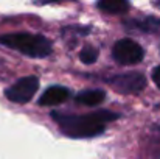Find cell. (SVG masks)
<instances>
[{"label":"cell","instance_id":"52a82bcc","mask_svg":"<svg viewBox=\"0 0 160 159\" xmlns=\"http://www.w3.org/2000/svg\"><path fill=\"white\" fill-rule=\"evenodd\" d=\"M98 8L109 14H121L129 9L128 0H98Z\"/></svg>","mask_w":160,"mask_h":159},{"label":"cell","instance_id":"7a4b0ae2","mask_svg":"<svg viewBox=\"0 0 160 159\" xmlns=\"http://www.w3.org/2000/svg\"><path fill=\"white\" fill-rule=\"evenodd\" d=\"M0 44L31 58H45L52 53V42L41 34L11 33L0 36Z\"/></svg>","mask_w":160,"mask_h":159},{"label":"cell","instance_id":"3957f363","mask_svg":"<svg viewBox=\"0 0 160 159\" xmlns=\"http://www.w3.org/2000/svg\"><path fill=\"white\" fill-rule=\"evenodd\" d=\"M39 87V80L34 75L20 78L19 81H16L11 87H8V91L5 92L6 98L12 103H27L33 98V95L38 92Z\"/></svg>","mask_w":160,"mask_h":159},{"label":"cell","instance_id":"ba28073f","mask_svg":"<svg viewBox=\"0 0 160 159\" xmlns=\"http://www.w3.org/2000/svg\"><path fill=\"white\" fill-rule=\"evenodd\" d=\"M104 98H106L104 91L93 89V91H86V92L78 94L76 102L78 103H82V105H86V106H95V105H100Z\"/></svg>","mask_w":160,"mask_h":159},{"label":"cell","instance_id":"6da1fadb","mask_svg":"<svg viewBox=\"0 0 160 159\" xmlns=\"http://www.w3.org/2000/svg\"><path fill=\"white\" fill-rule=\"evenodd\" d=\"M61 131L70 137H93L104 131L106 123L118 119V114L110 111H98L89 115H68L62 112L52 114Z\"/></svg>","mask_w":160,"mask_h":159},{"label":"cell","instance_id":"30bf717a","mask_svg":"<svg viewBox=\"0 0 160 159\" xmlns=\"http://www.w3.org/2000/svg\"><path fill=\"white\" fill-rule=\"evenodd\" d=\"M152 81L157 84V87H160V66L152 70Z\"/></svg>","mask_w":160,"mask_h":159},{"label":"cell","instance_id":"5b68a950","mask_svg":"<svg viewBox=\"0 0 160 159\" xmlns=\"http://www.w3.org/2000/svg\"><path fill=\"white\" fill-rule=\"evenodd\" d=\"M113 59L123 66H129V64H137L143 59V49L142 45H138L137 42H134L132 39H121L113 45Z\"/></svg>","mask_w":160,"mask_h":159},{"label":"cell","instance_id":"9c48e42d","mask_svg":"<svg viewBox=\"0 0 160 159\" xmlns=\"http://www.w3.org/2000/svg\"><path fill=\"white\" fill-rule=\"evenodd\" d=\"M98 58V50L93 49V47H86L82 52L79 53V59L84 62V64H92L95 62Z\"/></svg>","mask_w":160,"mask_h":159},{"label":"cell","instance_id":"277c9868","mask_svg":"<svg viewBox=\"0 0 160 159\" xmlns=\"http://www.w3.org/2000/svg\"><path fill=\"white\" fill-rule=\"evenodd\" d=\"M109 84L121 94H138L146 87V78L140 72H129L109 78Z\"/></svg>","mask_w":160,"mask_h":159},{"label":"cell","instance_id":"8992f818","mask_svg":"<svg viewBox=\"0 0 160 159\" xmlns=\"http://www.w3.org/2000/svg\"><path fill=\"white\" fill-rule=\"evenodd\" d=\"M68 95H70L68 89H65L62 86H52L42 94V97L39 98V105L42 106L61 105V103H64L68 98Z\"/></svg>","mask_w":160,"mask_h":159},{"label":"cell","instance_id":"7c38bea8","mask_svg":"<svg viewBox=\"0 0 160 159\" xmlns=\"http://www.w3.org/2000/svg\"><path fill=\"white\" fill-rule=\"evenodd\" d=\"M159 6H160V2H159Z\"/></svg>","mask_w":160,"mask_h":159},{"label":"cell","instance_id":"8fae6325","mask_svg":"<svg viewBox=\"0 0 160 159\" xmlns=\"http://www.w3.org/2000/svg\"><path fill=\"white\" fill-rule=\"evenodd\" d=\"M45 2H61V0H45Z\"/></svg>","mask_w":160,"mask_h":159}]
</instances>
